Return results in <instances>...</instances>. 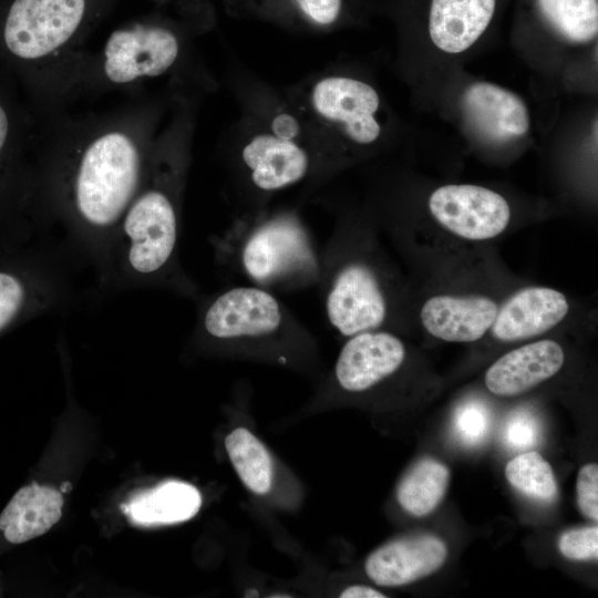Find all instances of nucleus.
<instances>
[{"label": "nucleus", "mask_w": 598, "mask_h": 598, "mask_svg": "<svg viewBox=\"0 0 598 598\" xmlns=\"http://www.w3.org/2000/svg\"><path fill=\"white\" fill-rule=\"evenodd\" d=\"M200 505L202 496L195 486L167 481L137 493L122 508L133 524L151 526L188 520Z\"/></svg>", "instance_id": "412c9836"}, {"label": "nucleus", "mask_w": 598, "mask_h": 598, "mask_svg": "<svg viewBox=\"0 0 598 598\" xmlns=\"http://www.w3.org/2000/svg\"><path fill=\"white\" fill-rule=\"evenodd\" d=\"M159 111L140 95L102 112L39 117L43 223L62 225L97 274L146 174Z\"/></svg>", "instance_id": "f257e3e1"}, {"label": "nucleus", "mask_w": 598, "mask_h": 598, "mask_svg": "<svg viewBox=\"0 0 598 598\" xmlns=\"http://www.w3.org/2000/svg\"><path fill=\"white\" fill-rule=\"evenodd\" d=\"M228 456L243 483L262 495L272 484V461L264 444L247 429L237 427L225 439Z\"/></svg>", "instance_id": "5701e85b"}, {"label": "nucleus", "mask_w": 598, "mask_h": 598, "mask_svg": "<svg viewBox=\"0 0 598 598\" xmlns=\"http://www.w3.org/2000/svg\"><path fill=\"white\" fill-rule=\"evenodd\" d=\"M182 40L163 22L142 19L114 30L103 47L89 51L79 71L74 97L123 93L142 95L144 86L176 68Z\"/></svg>", "instance_id": "6e6552de"}, {"label": "nucleus", "mask_w": 598, "mask_h": 598, "mask_svg": "<svg viewBox=\"0 0 598 598\" xmlns=\"http://www.w3.org/2000/svg\"><path fill=\"white\" fill-rule=\"evenodd\" d=\"M40 121L13 75L0 65V233L43 225L40 205Z\"/></svg>", "instance_id": "0eeeda50"}, {"label": "nucleus", "mask_w": 598, "mask_h": 598, "mask_svg": "<svg viewBox=\"0 0 598 598\" xmlns=\"http://www.w3.org/2000/svg\"><path fill=\"white\" fill-rule=\"evenodd\" d=\"M408 347L391 330L365 331L346 339L333 369V383L349 394L365 393L395 375Z\"/></svg>", "instance_id": "9b49d317"}, {"label": "nucleus", "mask_w": 598, "mask_h": 598, "mask_svg": "<svg viewBox=\"0 0 598 598\" xmlns=\"http://www.w3.org/2000/svg\"><path fill=\"white\" fill-rule=\"evenodd\" d=\"M452 426L462 444L477 446L484 442L489 432V410L478 401H467L456 409Z\"/></svg>", "instance_id": "a878e982"}, {"label": "nucleus", "mask_w": 598, "mask_h": 598, "mask_svg": "<svg viewBox=\"0 0 598 598\" xmlns=\"http://www.w3.org/2000/svg\"><path fill=\"white\" fill-rule=\"evenodd\" d=\"M341 598H384L385 595L368 586H350L344 589L341 595Z\"/></svg>", "instance_id": "7c9ffc66"}, {"label": "nucleus", "mask_w": 598, "mask_h": 598, "mask_svg": "<svg viewBox=\"0 0 598 598\" xmlns=\"http://www.w3.org/2000/svg\"><path fill=\"white\" fill-rule=\"evenodd\" d=\"M427 208L443 230L467 243L495 239L512 220V209L504 196L473 184L437 187L427 199Z\"/></svg>", "instance_id": "9d476101"}, {"label": "nucleus", "mask_w": 598, "mask_h": 598, "mask_svg": "<svg viewBox=\"0 0 598 598\" xmlns=\"http://www.w3.org/2000/svg\"><path fill=\"white\" fill-rule=\"evenodd\" d=\"M539 423L529 412H513L507 419L503 437L512 448L526 450L537 444L539 440Z\"/></svg>", "instance_id": "cd10ccee"}, {"label": "nucleus", "mask_w": 598, "mask_h": 598, "mask_svg": "<svg viewBox=\"0 0 598 598\" xmlns=\"http://www.w3.org/2000/svg\"><path fill=\"white\" fill-rule=\"evenodd\" d=\"M445 543L435 535H417L390 542L365 561V573L377 585L398 587L424 578L442 567Z\"/></svg>", "instance_id": "dca6fc26"}, {"label": "nucleus", "mask_w": 598, "mask_h": 598, "mask_svg": "<svg viewBox=\"0 0 598 598\" xmlns=\"http://www.w3.org/2000/svg\"><path fill=\"white\" fill-rule=\"evenodd\" d=\"M577 504L587 518L598 520V465L588 463L577 476Z\"/></svg>", "instance_id": "c85d7f7f"}, {"label": "nucleus", "mask_w": 598, "mask_h": 598, "mask_svg": "<svg viewBox=\"0 0 598 598\" xmlns=\"http://www.w3.org/2000/svg\"><path fill=\"white\" fill-rule=\"evenodd\" d=\"M194 328V338L207 347L280 364L308 355L316 343L275 292L250 283L200 300Z\"/></svg>", "instance_id": "39448f33"}, {"label": "nucleus", "mask_w": 598, "mask_h": 598, "mask_svg": "<svg viewBox=\"0 0 598 598\" xmlns=\"http://www.w3.org/2000/svg\"><path fill=\"white\" fill-rule=\"evenodd\" d=\"M509 484L533 499L550 503L557 498L558 485L549 463L537 452L512 458L505 467Z\"/></svg>", "instance_id": "393cba45"}, {"label": "nucleus", "mask_w": 598, "mask_h": 598, "mask_svg": "<svg viewBox=\"0 0 598 598\" xmlns=\"http://www.w3.org/2000/svg\"><path fill=\"white\" fill-rule=\"evenodd\" d=\"M571 310L569 298L560 290L529 285L501 300L488 334L498 342H527L563 324Z\"/></svg>", "instance_id": "ddd939ff"}, {"label": "nucleus", "mask_w": 598, "mask_h": 598, "mask_svg": "<svg viewBox=\"0 0 598 598\" xmlns=\"http://www.w3.org/2000/svg\"><path fill=\"white\" fill-rule=\"evenodd\" d=\"M320 290L330 328L349 338L396 331L408 317V292L384 256L377 235L341 225L320 249Z\"/></svg>", "instance_id": "20e7f679"}, {"label": "nucleus", "mask_w": 598, "mask_h": 598, "mask_svg": "<svg viewBox=\"0 0 598 598\" xmlns=\"http://www.w3.org/2000/svg\"><path fill=\"white\" fill-rule=\"evenodd\" d=\"M311 103L323 118L343 125L347 136L358 144H371L380 135L374 114L380 100L369 84L346 76L320 80L312 89Z\"/></svg>", "instance_id": "4468645a"}, {"label": "nucleus", "mask_w": 598, "mask_h": 598, "mask_svg": "<svg viewBox=\"0 0 598 598\" xmlns=\"http://www.w3.org/2000/svg\"><path fill=\"white\" fill-rule=\"evenodd\" d=\"M501 300L473 290L437 291L417 308V321L431 337L451 343H473L488 336Z\"/></svg>", "instance_id": "f8f14e48"}, {"label": "nucleus", "mask_w": 598, "mask_h": 598, "mask_svg": "<svg viewBox=\"0 0 598 598\" xmlns=\"http://www.w3.org/2000/svg\"><path fill=\"white\" fill-rule=\"evenodd\" d=\"M63 496L35 482L21 487L0 514V530L12 544H21L48 532L62 515Z\"/></svg>", "instance_id": "aec40b11"}, {"label": "nucleus", "mask_w": 598, "mask_h": 598, "mask_svg": "<svg viewBox=\"0 0 598 598\" xmlns=\"http://www.w3.org/2000/svg\"><path fill=\"white\" fill-rule=\"evenodd\" d=\"M69 298V280L48 255L16 248L0 254V334Z\"/></svg>", "instance_id": "1a4fd4ad"}, {"label": "nucleus", "mask_w": 598, "mask_h": 598, "mask_svg": "<svg viewBox=\"0 0 598 598\" xmlns=\"http://www.w3.org/2000/svg\"><path fill=\"white\" fill-rule=\"evenodd\" d=\"M300 10L315 23L331 24L341 11L342 0H295Z\"/></svg>", "instance_id": "c756f323"}, {"label": "nucleus", "mask_w": 598, "mask_h": 598, "mask_svg": "<svg viewBox=\"0 0 598 598\" xmlns=\"http://www.w3.org/2000/svg\"><path fill=\"white\" fill-rule=\"evenodd\" d=\"M112 0L0 2V65L18 82L38 117L75 102L87 35Z\"/></svg>", "instance_id": "7ed1b4c3"}, {"label": "nucleus", "mask_w": 598, "mask_h": 598, "mask_svg": "<svg viewBox=\"0 0 598 598\" xmlns=\"http://www.w3.org/2000/svg\"><path fill=\"white\" fill-rule=\"evenodd\" d=\"M252 185L270 193L300 182L310 169L306 151L289 138L261 134L241 152Z\"/></svg>", "instance_id": "a211bd4d"}, {"label": "nucleus", "mask_w": 598, "mask_h": 598, "mask_svg": "<svg viewBox=\"0 0 598 598\" xmlns=\"http://www.w3.org/2000/svg\"><path fill=\"white\" fill-rule=\"evenodd\" d=\"M496 0H432L429 31L433 43L448 53L468 49L489 24Z\"/></svg>", "instance_id": "6ab92c4d"}, {"label": "nucleus", "mask_w": 598, "mask_h": 598, "mask_svg": "<svg viewBox=\"0 0 598 598\" xmlns=\"http://www.w3.org/2000/svg\"><path fill=\"white\" fill-rule=\"evenodd\" d=\"M565 360V350L558 341L530 340L494 361L485 372L484 382L497 396H516L555 377Z\"/></svg>", "instance_id": "2eb2a0df"}, {"label": "nucleus", "mask_w": 598, "mask_h": 598, "mask_svg": "<svg viewBox=\"0 0 598 598\" xmlns=\"http://www.w3.org/2000/svg\"><path fill=\"white\" fill-rule=\"evenodd\" d=\"M462 107L470 126L489 142H508L529 130L525 103L515 93L492 83L470 85L463 94Z\"/></svg>", "instance_id": "f3484780"}, {"label": "nucleus", "mask_w": 598, "mask_h": 598, "mask_svg": "<svg viewBox=\"0 0 598 598\" xmlns=\"http://www.w3.org/2000/svg\"><path fill=\"white\" fill-rule=\"evenodd\" d=\"M559 553L570 560L587 561L598 558V527L586 526L564 532L557 542Z\"/></svg>", "instance_id": "bb28decb"}, {"label": "nucleus", "mask_w": 598, "mask_h": 598, "mask_svg": "<svg viewBox=\"0 0 598 598\" xmlns=\"http://www.w3.org/2000/svg\"><path fill=\"white\" fill-rule=\"evenodd\" d=\"M210 243L217 264L235 270L250 285L275 292L319 283L320 249L293 215L237 223Z\"/></svg>", "instance_id": "423d86ee"}, {"label": "nucleus", "mask_w": 598, "mask_h": 598, "mask_svg": "<svg viewBox=\"0 0 598 598\" xmlns=\"http://www.w3.org/2000/svg\"><path fill=\"white\" fill-rule=\"evenodd\" d=\"M543 17L564 38L584 43L598 33V0H537Z\"/></svg>", "instance_id": "b1692460"}, {"label": "nucleus", "mask_w": 598, "mask_h": 598, "mask_svg": "<svg viewBox=\"0 0 598 598\" xmlns=\"http://www.w3.org/2000/svg\"><path fill=\"white\" fill-rule=\"evenodd\" d=\"M451 478L448 467L432 457L415 463L400 482L396 498L409 514L423 517L442 502Z\"/></svg>", "instance_id": "4be33fe9"}, {"label": "nucleus", "mask_w": 598, "mask_h": 598, "mask_svg": "<svg viewBox=\"0 0 598 598\" xmlns=\"http://www.w3.org/2000/svg\"><path fill=\"white\" fill-rule=\"evenodd\" d=\"M157 136L144 179L123 214L99 276L104 287H151L197 299L178 258L187 158L176 125Z\"/></svg>", "instance_id": "f03ea898"}]
</instances>
